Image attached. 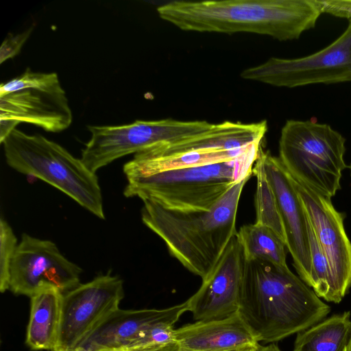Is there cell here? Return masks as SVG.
Returning a JSON list of instances; mask_svg holds the SVG:
<instances>
[{
    "mask_svg": "<svg viewBox=\"0 0 351 351\" xmlns=\"http://www.w3.org/2000/svg\"><path fill=\"white\" fill-rule=\"evenodd\" d=\"M174 338L182 348L191 351H245L260 346L239 311L174 329Z\"/></svg>",
    "mask_w": 351,
    "mask_h": 351,
    "instance_id": "16",
    "label": "cell"
},
{
    "mask_svg": "<svg viewBox=\"0 0 351 351\" xmlns=\"http://www.w3.org/2000/svg\"><path fill=\"white\" fill-rule=\"evenodd\" d=\"M245 263L243 249L236 233L215 267L202 279L201 287L187 300L189 311L195 320L222 319L239 311Z\"/></svg>",
    "mask_w": 351,
    "mask_h": 351,
    "instance_id": "14",
    "label": "cell"
},
{
    "mask_svg": "<svg viewBox=\"0 0 351 351\" xmlns=\"http://www.w3.org/2000/svg\"><path fill=\"white\" fill-rule=\"evenodd\" d=\"M261 147L256 143L231 160L127 178L123 194L172 210H208L236 182L252 176Z\"/></svg>",
    "mask_w": 351,
    "mask_h": 351,
    "instance_id": "4",
    "label": "cell"
},
{
    "mask_svg": "<svg viewBox=\"0 0 351 351\" xmlns=\"http://www.w3.org/2000/svg\"><path fill=\"white\" fill-rule=\"evenodd\" d=\"M238 311L258 342L274 343L322 322L330 307L288 266L245 260Z\"/></svg>",
    "mask_w": 351,
    "mask_h": 351,
    "instance_id": "1",
    "label": "cell"
},
{
    "mask_svg": "<svg viewBox=\"0 0 351 351\" xmlns=\"http://www.w3.org/2000/svg\"><path fill=\"white\" fill-rule=\"evenodd\" d=\"M2 145L11 168L45 181L96 217L105 219L98 178L81 159L40 134H27L16 128Z\"/></svg>",
    "mask_w": 351,
    "mask_h": 351,
    "instance_id": "5",
    "label": "cell"
},
{
    "mask_svg": "<svg viewBox=\"0 0 351 351\" xmlns=\"http://www.w3.org/2000/svg\"><path fill=\"white\" fill-rule=\"evenodd\" d=\"M293 182L328 263L331 302L339 303L351 287V242L343 226L345 215L335 208L331 198Z\"/></svg>",
    "mask_w": 351,
    "mask_h": 351,
    "instance_id": "12",
    "label": "cell"
},
{
    "mask_svg": "<svg viewBox=\"0 0 351 351\" xmlns=\"http://www.w3.org/2000/svg\"><path fill=\"white\" fill-rule=\"evenodd\" d=\"M346 138L330 125L288 120L279 140V159L290 176L331 198L341 189Z\"/></svg>",
    "mask_w": 351,
    "mask_h": 351,
    "instance_id": "6",
    "label": "cell"
},
{
    "mask_svg": "<svg viewBox=\"0 0 351 351\" xmlns=\"http://www.w3.org/2000/svg\"><path fill=\"white\" fill-rule=\"evenodd\" d=\"M237 236L245 260H262L287 266L285 242L271 228L257 223L241 227Z\"/></svg>",
    "mask_w": 351,
    "mask_h": 351,
    "instance_id": "20",
    "label": "cell"
},
{
    "mask_svg": "<svg viewBox=\"0 0 351 351\" xmlns=\"http://www.w3.org/2000/svg\"><path fill=\"white\" fill-rule=\"evenodd\" d=\"M189 311L188 301L162 309L121 310L110 315L92 335L73 351L125 348L141 332L159 323L173 325Z\"/></svg>",
    "mask_w": 351,
    "mask_h": 351,
    "instance_id": "15",
    "label": "cell"
},
{
    "mask_svg": "<svg viewBox=\"0 0 351 351\" xmlns=\"http://www.w3.org/2000/svg\"><path fill=\"white\" fill-rule=\"evenodd\" d=\"M54 351H66V350H54Z\"/></svg>",
    "mask_w": 351,
    "mask_h": 351,
    "instance_id": "31",
    "label": "cell"
},
{
    "mask_svg": "<svg viewBox=\"0 0 351 351\" xmlns=\"http://www.w3.org/2000/svg\"><path fill=\"white\" fill-rule=\"evenodd\" d=\"M350 338V313L346 311L298 332L293 351H344Z\"/></svg>",
    "mask_w": 351,
    "mask_h": 351,
    "instance_id": "19",
    "label": "cell"
},
{
    "mask_svg": "<svg viewBox=\"0 0 351 351\" xmlns=\"http://www.w3.org/2000/svg\"><path fill=\"white\" fill-rule=\"evenodd\" d=\"M350 175H351V165L350 166Z\"/></svg>",
    "mask_w": 351,
    "mask_h": 351,
    "instance_id": "32",
    "label": "cell"
},
{
    "mask_svg": "<svg viewBox=\"0 0 351 351\" xmlns=\"http://www.w3.org/2000/svg\"><path fill=\"white\" fill-rule=\"evenodd\" d=\"M73 121L66 92L56 73L32 71L0 86V143L21 123L60 132Z\"/></svg>",
    "mask_w": 351,
    "mask_h": 351,
    "instance_id": "7",
    "label": "cell"
},
{
    "mask_svg": "<svg viewBox=\"0 0 351 351\" xmlns=\"http://www.w3.org/2000/svg\"><path fill=\"white\" fill-rule=\"evenodd\" d=\"M257 351H282L275 343H271L269 346H259Z\"/></svg>",
    "mask_w": 351,
    "mask_h": 351,
    "instance_id": "27",
    "label": "cell"
},
{
    "mask_svg": "<svg viewBox=\"0 0 351 351\" xmlns=\"http://www.w3.org/2000/svg\"><path fill=\"white\" fill-rule=\"evenodd\" d=\"M27 329V345L34 350H55L59 344L63 293L52 286H45L31 297Z\"/></svg>",
    "mask_w": 351,
    "mask_h": 351,
    "instance_id": "17",
    "label": "cell"
},
{
    "mask_svg": "<svg viewBox=\"0 0 351 351\" xmlns=\"http://www.w3.org/2000/svg\"><path fill=\"white\" fill-rule=\"evenodd\" d=\"M240 76L286 88L351 82V21L343 33L322 50L298 58L271 57L243 70Z\"/></svg>",
    "mask_w": 351,
    "mask_h": 351,
    "instance_id": "9",
    "label": "cell"
},
{
    "mask_svg": "<svg viewBox=\"0 0 351 351\" xmlns=\"http://www.w3.org/2000/svg\"><path fill=\"white\" fill-rule=\"evenodd\" d=\"M123 295V280L110 272L63 293L59 344L55 350L73 351L81 346L119 309Z\"/></svg>",
    "mask_w": 351,
    "mask_h": 351,
    "instance_id": "10",
    "label": "cell"
},
{
    "mask_svg": "<svg viewBox=\"0 0 351 351\" xmlns=\"http://www.w3.org/2000/svg\"><path fill=\"white\" fill-rule=\"evenodd\" d=\"M97 351H128V350L123 348H121L104 349V350H97Z\"/></svg>",
    "mask_w": 351,
    "mask_h": 351,
    "instance_id": "28",
    "label": "cell"
},
{
    "mask_svg": "<svg viewBox=\"0 0 351 351\" xmlns=\"http://www.w3.org/2000/svg\"><path fill=\"white\" fill-rule=\"evenodd\" d=\"M214 124L206 121L166 119L137 120L121 125H88L90 138L81 160L93 173L112 161L156 145L171 143L204 133Z\"/></svg>",
    "mask_w": 351,
    "mask_h": 351,
    "instance_id": "8",
    "label": "cell"
},
{
    "mask_svg": "<svg viewBox=\"0 0 351 351\" xmlns=\"http://www.w3.org/2000/svg\"><path fill=\"white\" fill-rule=\"evenodd\" d=\"M148 351H191L182 348L175 341L162 347Z\"/></svg>",
    "mask_w": 351,
    "mask_h": 351,
    "instance_id": "26",
    "label": "cell"
},
{
    "mask_svg": "<svg viewBox=\"0 0 351 351\" xmlns=\"http://www.w3.org/2000/svg\"><path fill=\"white\" fill-rule=\"evenodd\" d=\"M33 29L34 26H31L22 33L16 35H10L3 40L0 48L1 64L8 59L14 58L20 52Z\"/></svg>",
    "mask_w": 351,
    "mask_h": 351,
    "instance_id": "24",
    "label": "cell"
},
{
    "mask_svg": "<svg viewBox=\"0 0 351 351\" xmlns=\"http://www.w3.org/2000/svg\"><path fill=\"white\" fill-rule=\"evenodd\" d=\"M322 13L351 21V0H317Z\"/></svg>",
    "mask_w": 351,
    "mask_h": 351,
    "instance_id": "25",
    "label": "cell"
},
{
    "mask_svg": "<svg viewBox=\"0 0 351 351\" xmlns=\"http://www.w3.org/2000/svg\"><path fill=\"white\" fill-rule=\"evenodd\" d=\"M82 271L53 242L24 233L10 265L8 290L31 297L40 288L52 286L64 293L80 285Z\"/></svg>",
    "mask_w": 351,
    "mask_h": 351,
    "instance_id": "11",
    "label": "cell"
},
{
    "mask_svg": "<svg viewBox=\"0 0 351 351\" xmlns=\"http://www.w3.org/2000/svg\"><path fill=\"white\" fill-rule=\"evenodd\" d=\"M344 351H351V338Z\"/></svg>",
    "mask_w": 351,
    "mask_h": 351,
    "instance_id": "29",
    "label": "cell"
},
{
    "mask_svg": "<svg viewBox=\"0 0 351 351\" xmlns=\"http://www.w3.org/2000/svg\"><path fill=\"white\" fill-rule=\"evenodd\" d=\"M254 165L253 173H254L256 177L255 195L256 223L271 228L285 243V234L277 200L267 178L263 162L258 156V154Z\"/></svg>",
    "mask_w": 351,
    "mask_h": 351,
    "instance_id": "21",
    "label": "cell"
},
{
    "mask_svg": "<svg viewBox=\"0 0 351 351\" xmlns=\"http://www.w3.org/2000/svg\"><path fill=\"white\" fill-rule=\"evenodd\" d=\"M157 12L183 31L253 33L280 41L299 38L322 14L317 0L173 1Z\"/></svg>",
    "mask_w": 351,
    "mask_h": 351,
    "instance_id": "2",
    "label": "cell"
},
{
    "mask_svg": "<svg viewBox=\"0 0 351 351\" xmlns=\"http://www.w3.org/2000/svg\"><path fill=\"white\" fill-rule=\"evenodd\" d=\"M17 239L8 223L0 221V291L8 290L10 265L16 247Z\"/></svg>",
    "mask_w": 351,
    "mask_h": 351,
    "instance_id": "23",
    "label": "cell"
},
{
    "mask_svg": "<svg viewBox=\"0 0 351 351\" xmlns=\"http://www.w3.org/2000/svg\"><path fill=\"white\" fill-rule=\"evenodd\" d=\"M258 156L277 200L285 234L286 247L292 256L299 277L310 287L312 263L306 211L293 178L279 158L264 151L262 147Z\"/></svg>",
    "mask_w": 351,
    "mask_h": 351,
    "instance_id": "13",
    "label": "cell"
},
{
    "mask_svg": "<svg viewBox=\"0 0 351 351\" xmlns=\"http://www.w3.org/2000/svg\"><path fill=\"white\" fill-rule=\"evenodd\" d=\"M251 176L236 182L208 210H172L143 199L142 221L162 239L172 256L203 279L237 232L239 202Z\"/></svg>",
    "mask_w": 351,
    "mask_h": 351,
    "instance_id": "3",
    "label": "cell"
},
{
    "mask_svg": "<svg viewBox=\"0 0 351 351\" xmlns=\"http://www.w3.org/2000/svg\"><path fill=\"white\" fill-rule=\"evenodd\" d=\"M173 325L159 323L145 329L128 346V351H148L175 341Z\"/></svg>",
    "mask_w": 351,
    "mask_h": 351,
    "instance_id": "22",
    "label": "cell"
},
{
    "mask_svg": "<svg viewBox=\"0 0 351 351\" xmlns=\"http://www.w3.org/2000/svg\"><path fill=\"white\" fill-rule=\"evenodd\" d=\"M258 143V142H256ZM237 149H206L189 150L170 156L156 157L140 152L123 166L127 178L147 176L167 170L193 167L235 159L254 143Z\"/></svg>",
    "mask_w": 351,
    "mask_h": 351,
    "instance_id": "18",
    "label": "cell"
},
{
    "mask_svg": "<svg viewBox=\"0 0 351 351\" xmlns=\"http://www.w3.org/2000/svg\"><path fill=\"white\" fill-rule=\"evenodd\" d=\"M245 351H257V349L249 350H245Z\"/></svg>",
    "mask_w": 351,
    "mask_h": 351,
    "instance_id": "30",
    "label": "cell"
}]
</instances>
